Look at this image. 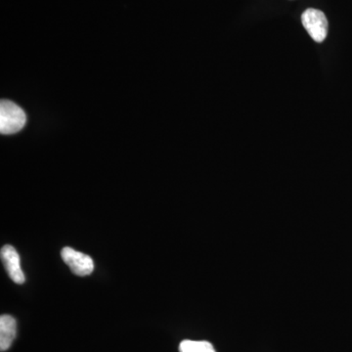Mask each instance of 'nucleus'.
<instances>
[{
	"label": "nucleus",
	"mask_w": 352,
	"mask_h": 352,
	"mask_svg": "<svg viewBox=\"0 0 352 352\" xmlns=\"http://www.w3.org/2000/svg\"><path fill=\"white\" fill-rule=\"evenodd\" d=\"M27 122V116L22 108L12 101L2 100L0 103V132L13 134L19 132Z\"/></svg>",
	"instance_id": "obj_1"
},
{
	"label": "nucleus",
	"mask_w": 352,
	"mask_h": 352,
	"mask_svg": "<svg viewBox=\"0 0 352 352\" xmlns=\"http://www.w3.org/2000/svg\"><path fill=\"white\" fill-rule=\"evenodd\" d=\"M302 22L309 36L316 43H322L327 38L328 21L322 11L314 8L307 9L302 13Z\"/></svg>",
	"instance_id": "obj_2"
},
{
	"label": "nucleus",
	"mask_w": 352,
	"mask_h": 352,
	"mask_svg": "<svg viewBox=\"0 0 352 352\" xmlns=\"http://www.w3.org/2000/svg\"><path fill=\"white\" fill-rule=\"evenodd\" d=\"M61 256L72 272L78 275V276H87V275L94 272V261L89 256L83 254V252L66 247L62 249Z\"/></svg>",
	"instance_id": "obj_3"
},
{
	"label": "nucleus",
	"mask_w": 352,
	"mask_h": 352,
	"mask_svg": "<svg viewBox=\"0 0 352 352\" xmlns=\"http://www.w3.org/2000/svg\"><path fill=\"white\" fill-rule=\"evenodd\" d=\"M0 256H1L4 267L14 283H24L25 281V273L23 272L22 267H21L20 256L15 248L10 245H3L0 252Z\"/></svg>",
	"instance_id": "obj_4"
},
{
	"label": "nucleus",
	"mask_w": 352,
	"mask_h": 352,
	"mask_svg": "<svg viewBox=\"0 0 352 352\" xmlns=\"http://www.w3.org/2000/svg\"><path fill=\"white\" fill-rule=\"evenodd\" d=\"M17 333V323L11 315H1L0 317V351H6L12 346Z\"/></svg>",
	"instance_id": "obj_5"
},
{
	"label": "nucleus",
	"mask_w": 352,
	"mask_h": 352,
	"mask_svg": "<svg viewBox=\"0 0 352 352\" xmlns=\"http://www.w3.org/2000/svg\"><path fill=\"white\" fill-rule=\"evenodd\" d=\"M180 352H217L210 342L206 340H185L179 344Z\"/></svg>",
	"instance_id": "obj_6"
}]
</instances>
